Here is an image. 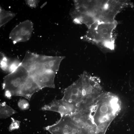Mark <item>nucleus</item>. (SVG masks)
Instances as JSON below:
<instances>
[{
    "instance_id": "nucleus-1",
    "label": "nucleus",
    "mask_w": 134,
    "mask_h": 134,
    "mask_svg": "<svg viewBox=\"0 0 134 134\" xmlns=\"http://www.w3.org/2000/svg\"><path fill=\"white\" fill-rule=\"evenodd\" d=\"M117 22L105 23L97 21L89 28L87 40L96 45L103 52H111L115 48L113 32Z\"/></svg>"
},
{
    "instance_id": "nucleus-2",
    "label": "nucleus",
    "mask_w": 134,
    "mask_h": 134,
    "mask_svg": "<svg viewBox=\"0 0 134 134\" xmlns=\"http://www.w3.org/2000/svg\"><path fill=\"white\" fill-rule=\"evenodd\" d=\"M67 94L71 101L80 109L85 108L94 102L96 100L92 95L87 82V72L84 71L69 86Z\"/></svg>"
},
{
    "instance_id": "nucleus-3",
    "label": "nucleus",
    "mask_w": 134,
    "mask_h": 134,
    "mask_svg": "<svg viewBox=\"0 0 134 134\" xmlns=\"http://www.w3.org/2000/svg\"><path fill=\"white\" fill-rule=\"evenodd\" d=\"M29 76V72L21 64L14 71L4 77L3 89L9 91L12 96H18L22 85Z\"/></svg>"
},
{
    "instance_id": "nucleus-4",
    "label": "nucleus",
    "mask_w": 134,
    "mask_h": 134,
    "mask_svg": "<svg viewBox=\"0 0 134 134\" xmlns=\"http://www.w3.org/2000/svg\"><path fill=\"white\" fill-rule=\"evenodd\" d=\"M44 129L51 134H84L69 116L61 117L55 123Z\"/></svg>"
},
{
    "instance_id": "nucleus-5",
    "label": "nucleus",
    "mask_w": 134,
    "mask_h": 134,
    "mask_svg": "<svg viewBox=\"0 0 134 134\" xmlns=\"http://www.w3.org/2000/svg\"><path fill=\"white\" fill-rule=\"evenodd\" d=\"M70 116L84 134H97V128L89 117L88 108L77 110Z\"/></svg>"
},
{
    "instance_id": "nucleus-6",
    "label": "nucleus",
    "mask_w": 134,
    "mask_h": 134,
    "mask_svg": "<svg viewBox=\"0 0 134 134\" xmlns=\"http://www.w3.org/2000/svg\"><path fill=\"white\" fill-rule=\"evenodd\" d=\"M33 30V24L29 20L20 22L11 31L9 38L14 44L28 41L30 38Z\"/></svg>"
},
{
    "instance_id": "nucleus-7",
    "label": "nucleus",
    "mask_w": 134,
    "mask_h": 134,
    "mask_svg": "<svg viewBox=\"0 0 134 134\" xmlns=\"http://www.w3.org/2000/svg\"><path fill=\"white\" fill-rule=\"evenodd\" d=\"M41 110L57 112L60 114L61 117L71 116L77 110L75 106L62 99L54 100L49 103L43 106Z\"/></svg>"
},
{
    "instance_id": "nucleus-8",
    "label": "nucleus",
    "mask_w": 134,
    "mask_h": 134,
    "mask_svg": "<svg viewBox=\"0 0 134 134\" xmlns=\"http://www.w3.org/2000/svg\"><path fill=\"white\" fill-rule=\"evenodd\" d=\"M56 73L51 70L48 69L41 74L31 76L33 77L41 89L45 87L54 88V79Z\"/></svg>"
},
{
    "instance_id": "nucleus-9",
    "label": "nucleus",
    "mask_w": 134,
    "mask_h": 134,
    "mask_svg": "<svg viewBox=\"0 0 134 134\" xmlns=\"http://www.w3.org/2000/svg\"><path fill=\"white\" fill-rule=\"evenodd\" d=\"M41 89L33 77L29 75L22 85L18 96L23 97L30 101L33 95Z\"/></svg>"
},
{
    "instance_id": "nucleus-10",
    "label": "nucleus",
    "mask_w": 134,
    "mask_h": 134,
    "mask_svg": "<svg viewBox=\"0 0 134 134\" xmlns=\"http://www.w3.org/2000/svg\"><path fill=\"white\" fill-rule=\"evenodd\" d=\"M38 55L28 51L26 53L24 58L21 62V65L29 72L34 70L36 63Z\"/></svg>"
},
{
    "instance_id": "nucleus-11",
    "label": "nucleus",
    "mask_w": 134,
    "mask_h": 134,
    "mask_svg": "<svg viewBox=\"0 0 134 134\" xmlns=\"http://www.w3.org/2000/svg\"><path fill=\"white\" fill-rule=\"evenodd\" d=\"M17 112L11 107L7 104L5 102L0 103V117L5 119L16 113Z\"/></svg>"
},
{
    "instance_id": "nucleus-12",
    "label": "nucleus",
    "mask_w": 134,
    "mask_h": 134,
    "mask_svg": "<svg viewBox=\"0 0 134 134\" xmlns=\"http://www.w3.org/2000/svg\"><path fill=\"white\" fill-rule=\"evenodd\" d=\"M16 14L11 11L0 8V27L10 21L16 16Z\"/></svg>"
},
{
    "instance_id": "nucleus-13",
    "label": "nucleus",
    "mask_w": 134,
    "mask_h": 134,
    "mask_svg": "<svg viewBox=\"0 0 134 134\" xmlns=\"http://www.w3.org/2000/svg\"><path fill=\"white\" fill-rule=\"evenodd\" d=\"M7 57L3 53H0V67L3 71H7L9 64Z\"/></svg>"
},
{
    "instance_id": "nucleus-14",
    "label": "nucleus",
    "mask_w": 134,
    "mask_h": 134,
    "mask_svg": "<svg viewBox=\"0 0 134 134\" xmlns=\"http://www.w3.org/2000/svg\"><path fill=\"white\" fill-rule=\"evenodd\" d=\"M21 62L17 60H15L9 64L7 71L9 73L15 70L21 65Z\"/></svg>"
},
{
    "instance_id": "nucleus-15",
    "label": "nucleus",
    "mask_w": 134,
    "mask_h": 134,
    "mask_svg": "<svg viewBox=\"0 0 134 134\" xmlns=\"http://www.w3.org/2000/svg\"><path fill=\"white\" fill-rule=\"evenodd\" d=\"M18 105L20 109L23 110L28 109L30 107L28 101L27 100L23 99H20L19 100Z\"/></svg>"
},
{
    "instance_id": "nucleus-16",
    "label": "nucleus",
    "mask_w": 134,
    "mask_h": 134,
    "mask_svg": "<svg viewBox=\"0 0 134 134\" xmlns=\"http://www.w3.org/2000/svg\"><path fill=\"white\" fill-rule=\"evenodd\" d=\"M11 122L9 128V131L17 129L19 128L20 126V123L18 121L15 120L13 118H11Z\"/></svg>"
},
{
    "instance_id": "nucleus-17",
    "label": "nucleus",
    "mask_w": 134,
    "mask_h": 134,
    "mask_svg": "<svg viewBox=\"0 0 134 134\" xmlns=\"http://www.w3.org/2000/svg\"><path fill=\"white\" fill-rule=\"evenodd\" d=\"M39 1L38 0H25L26 4L29 7L35 8L38 5Z\"/></svg>"
},
{
    "instance_id": "nucleus-18",
    "label": "nucleus",
    "mask_w": 134,
    "mask_h": 134,
    "mask_svg": "<svg viewBox=\"0 0 134 134\" xmlns=\"http://www.w3.org/2000/svg\"><path fill=\"white\" fill-rule=\"evenodd\" d=\"M4 94L5 96L8 98H11L12 96L11 93L7 90L5 91Z\"/></svg>"
}]
</instances>
